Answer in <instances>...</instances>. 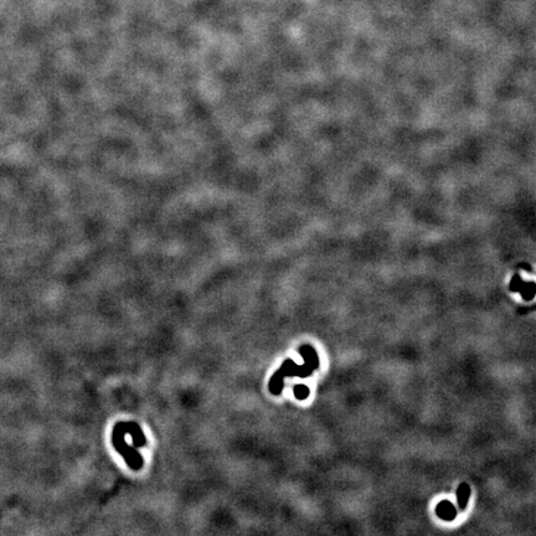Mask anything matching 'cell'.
Returning a JSON list of instances; mask_svg holds the SVG:
<instances>
[{"label": "cell", "instance_id": "cell-4", "mask_svg": "<svg viewBox=\"0 0 536 536\" xmlns=\"http://www.w3.org/2000/svg\"><path fill=\"white\" fill-rule=\"evenodd\" d=\"M294 395L299 400H304L309 395V389L307 386H304V385H297V386H294Z\"/></svg>", "mask_w": 536, "mask_h": 536}, {"label": "cell", "instance_id": "cell-5", "mask_svg": "<svg viewBox=\"0 0 536 536\" xmlns=\"http://www.w3.org/2000/svg\"><path fill=\"white\" fill-rule=\"evenodd\" d=\"M522 285H524V282L521 281L520 276H514L513 277V281H511L510 283V290L511 292H519V290L521 289Z\"/></svg>", "mask_w": 536, "mask_h": 536}, {"label": "cell", "instance_id": "cell-1", "mask_svg": "<svg viewBox=\"0 0 536 536\" xmlns=\"http://www.w3.org/2000/svg\"><path fill=\"white\" fill-rule=\"evenodd\" d=\"M437 515L443 520H447V521H452V520L456 519L457 517V509L453 504L450 501H441L436 509Z\"/></svg>", "mask_w": 536, "mask_h": 536}, {"label": "cell", "instance_id": "cell-3", "mask_svg": "<svg viewBox=\"0 0 536 536\" xmlns=\"http://www.w3.org/2000/svg\"><path fill=\"white\" fill-rule=\"evenodd\" d=\"M519 292L521 293L522 298L525 299V301H531L534 298V296H535V283H524Z\"/></svg>", "mask_w": 536, "mask_h": 536}, {"label": "cell", "instance_id": "cell-2", "mask_svg": "<svg viewBox=\"0 0 536 536\" xmlns=\"http://www.w3.org/2000/svg\"><path fill=\"white\" fill-rule=\"evenodd\" d=\"M457 497H458L459 508H461L462 510H465L470 497V488L467 483L461 484V486L458 488V492H457Z\"/></svg>", "mask_w": 536, "mask_h": 536}]
</instances>
